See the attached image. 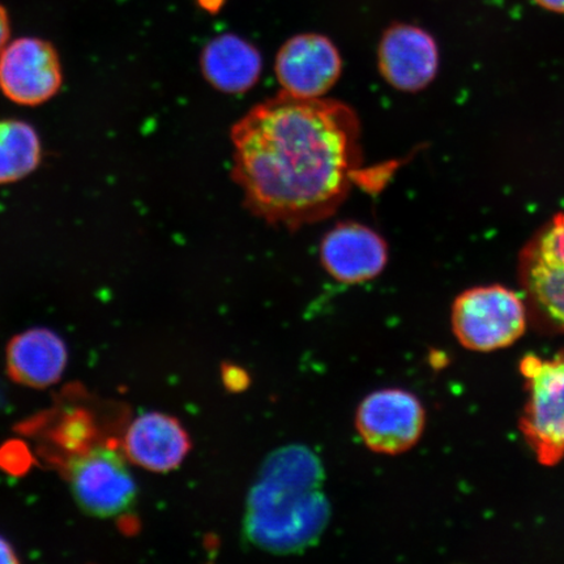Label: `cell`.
Returning <instances> with one entry per match:
<instances>
[{
  "label": "cell",
  "instance_id": "1",
  "mask_svg": "<svg viewBox=\"0 0 564 564\" xmlns=\"http://www.w3.org/2000/svg\"><path fill=\"white\" fill-rule=\"evenodd\" d=\"M232 180L247 208L297 230L333 216L361 172V124L348 105L281 91L232 127Z\"/></svg>",
  "mask_w": 564,
  "mask_h": 564
},
{
  "label": "cell",
  "instance_id": "2",
  "mask_svg": "<svg viewBox=\"0 0 564 564\" xmlns=\"http://www.w3.org/2000/svg\"><path fill=\"white\" fill-rule=\"evenodd\" d=\"M322 485L319 479L260 471L246 505L247 539L272 554H295L312 547L330 519Z\"/></svg>",
  "mask_w": 564,
  "mask_h": 564
},
{
  "label": "cell",
  "instance_id": "3",
  "mask_svg": "<svg viewBox=\"0 0 564 564\" xmlns=\"http://www.w3.org/2000/svg\"><path fill=\"white\" fill-rule=\"evenodd\" d=\"M451 324L457 341L471 351L489 352L511 347L527 328V306L510 289L477 286L454 302Z\"/></svg>",
  "mask_w": 564,
  "mask_h": 564
},
{
  "label": "cell",
  "instance_id": "4",
  "mask_svg": "<svg viewBox=\"0 0 564 564\" xmlns=\"http://www.w3.org/2000/svg\"><path fill=\"white\" fill-rule=\"evenodd\" d=\"M521 372L528 391L521 433L538 460L554 467L564 458V352L552 359L528 356Z\"/></svg>",
  "mask_w": 564,
  "mask_h": 564
},
{
  "label": "cell",
  "instance_id": "5",
  "mask_svg": "<svg viewBox=\"0 0 564 564\" xmlns=\"http://www.w3.org/2000/svg\"><path fill=\"white\" fill-rule=\"evenodd\" d=\"M519 280L539 319L564 333V214L542 225L525 243Z\"/></svg>",
  "mask_w": 564,
  "mask_h": 564
},
{
  "label": "cell",
  "instance_id": "6",
  "mask_svg": "<svg viewBox=\"0 0 564 564\" xmlns=\"http://www.w3.org/2000/svg\"><path fill=\"white\" fill-rule=\"evenodd\" d=\"M65 84L58 48L35 35L13 39L0 53V94L21 108L54 100Z\"/></svg>",
  "mask_w": 564,
  "mask_h": 564
},
{
  "label": "cell",
  "instance_id": "7",
  "mask_svg": "<svg viewBox=\"0 0 564 564\" xmlns=\"http://www.w3.org/2000/svg\"><path fill=\"white\" fill-rule=\"evenodd\" d=\"M67 470L75 502L90 517L115 518L135 503V479L115 449L91 448L75 456Z\"/></svg>",
  "mask_w": 564,
  "mask_h": 564
},
{
  "label": "cell",
  "instance_id": "8",
  "mask_svg": "<svg viewBox=\"0 0 564 564\" xmlns=\"http://www.w3.org/2000/svg\"><path fill=\"white\" fill-rule=\"evenodd\" d=\"M426 413L413 393L388 388L369 394L358 406L356 425L373 453L400 455L419 443Z\"/></svg>",
  "mask_w": 564,
  "mask_h": 564
},
{
  "label": "cell",
  "instance_id": "9",
  "mask_svg": "<svg viewBox=\"0 0 564 564\" xmlns=\"http://www.w3.org/2000/svg\"><path fill=\"white\" fill-rule=\"evenodd\" d=\"M274 70L285 94L299 98H322L340 77L343 59L326 35L300 33L280 47Z\"/></svg>",
  "mask_w": 564,
  "mask_h": 564
},
{
  "label": "cell",
  "instance_id": "10",
  "mask_svg": "<svg viewBox=\"0 0 564 564\" xmlns=\"http://www.w3.org/2000/svg\"><path fill=\"white\" fill-rule=\"evenodd\" d=\"M378 68L391 87L415 94L429 87L438 74V45L421 26L394 23L379 41Z\"/></svg>",
  "mask_w": 564,
  "mask_h": 564
},
{
  "label": "cell",
  "instance_id": "11",
  "mask_svg": "<svg viewBox=\"0 0 564 564\" xmlns=\"http://www.w3.org/2000/svg\"><path fill=\"white\" fill-rule=\"evenodd\" d=\"M321 260L329 276L341 284H362L384 271L388 246L369 227L351 221L341 223L324 236Z\"/></svg>",
  "mask_w": 564,
  "mask_h": 564
},
{
  "label": "cell",
  "instance_id": "12",
  "mask_svg": "<svg viewBox=\"0 0 564 564\" xmlns=\"http://www.w3.org/2000/svg\"><path fill=\"white\" fill-rule=\"evenodd\" d=\"M192 441L186 429L172 415L152 412L140 415L127 430V457L140 468L167 474L185 462Z\"/></svg>",
  "mask_w": 564,
  "mask_h": 564
},
{
  "label": "cell",
  "instance_id": "13",
  "mask_svg": "<svg viewBox=\"0 0 564 564\" xmlns=\"http://www.w3.org/2000/svg\"><path fill=\"white\" fill-rule=\"evenodd\" d=\"M6 361L13 382L31 388L51 387L59 382L66 370L67 345L52 329H28L12 338Z\"/></svg>",
  "mask_w": 564,
  "mask_h": 564
},
{
  "label": "cell",
  "instance_id": "14",
  "mask_svg": "<svg viewBox=\"0 0 564 564\" xmlns=\"http://www.w3.org/2000/svg\"><path fill=\"white\" fill-rule=\"evenodd\" d=\"M200 69L212 87L223 94L241 95L259 82L263 59L251 42L224 33L203 48Z\"/></svg>",
  "mask_w": 564,
  "mask_h": 564
},
{
  "label": "cell",
  "instance_id": "15",
  "mask_svg": "<svg viewBox=\"0 0 564 564\" xmlns=\"http://www.w3.org/2000/svg\"><path fill=\"white\" fill-rule=\"evenodd\" d=\"M44 145L35 127L19 118H0V186L15 185L39 171Z\"/></svg>",
  "mask_w": 564,
  "mask_h": 564
},
{
  "label": "cell",
  "instance_id": "16",
  "mask_svg": "<svg viewBox=\"0 0 564 564\" xmlns=\"http://www.w3.org/2000/svg\"><path fill=\"white\" fill-rule=\"evenodd\" d=\"M32 457L23 443L9 442L0 448V468L10 474H24L31 467Z\"/></svg>",
  "mask_w": 564,
  "mask_h": 564
},
{
  "label": "cell",
  "instance_id": "17",
  "mask_svg": "<svg viewBox=\"0 0 564 564\" xmlns=\"http://www.w3.org/2000/svg\"><path fill=\"white\" fill-rule=\"evenodd\" d=\"M11 35L12 24L9 11H7L6 7L0 3V53L3 52V48L12 40Z\"/></svg>",
  "mask_w": 564,
  "mask_h": 564
},
{
  "label": "cell",
  "instance_id": "18",
  "mask_svg": "<svg viewBox=\"0 0 564 564\" xmlns=\"http://www.w3.org/2000/svg\"><path fill=\"white\" fill-rule=\"evenodd\" d=\"M19 562V556L11 542L7 541L3 535H0V564H15Z\"/></svg>",
  "mask_w": 564,
  "mask_h": 564
},
{
  "label": "cell",
  "instance_id": "19",
  "mask_svg": "<svg viewBox=\"0 0 564 564\" xmlns=\"http://www.w3.org/2000/svg\"><path fill=\"white\" fill-rule=\"evenodd\" d=\"M533 2L541 7L542 10L564 13V0H533Z\"/></svg>",
  "mask_w": 564,
  "mask_h": 564
},
{
  "label": "cell",
  "instance_id": "20",
  "mask_svg": "<svg viewBox=\"0 0 564 564\" xmlns=\"http://www.w3.org/2000/svg\"><path fill=\"white\" fill-rule=\"evenodd\" d=\"M204 10L207 11H216L220 9L224 3V0H197Z\"/></svg>",
  "mask_w": 564,
  "mask_h": 564
}]
</instances>
